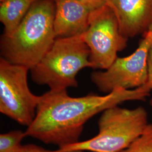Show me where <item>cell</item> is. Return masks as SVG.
<instances>
[{"instance_id": "1", "label": "cell", "mask_w": 152, "mask_h": 152, "mask_svg": "<svg viewBox=\"0 0 152 152\" xmlns=\"http://www.w3.org/2000/svg\"><path fill=\"white\" fill-rule=\"evenodd\" d=\"M67 90H49L40 96L36 114L26 135L59 148L78 142L88 120L107 109L127 101L144 100L146 85L132 90L118 88L105 95L88 94L73 98Z\"/></svg>"}, {"instance_id": "2", "label": "cell", "mask_w": 152, "mask_h": 152, "mask_svg": "<svg viewBox=\"0 0 152 152\" xmlns=\"http://www.w3.org/2000/svg\"><path fill=\"white\" fill-rule=\"evenodd\" d=\"M55 13L54 0L34 1L16 29L2 35L1 57L29 70L37 65L56 38Z\"/></svg>"}, {"instance_id": "3", "label": "cell", "mask_w": 152, "mask_h": 152, "mask_svg": "<svg viewBox=\"0 0 152 152\" xmlns=\"http://www.w3.org/2000/svg\"><path fill=\"white\" fill-rule=\"evenodd\" d=\"M90 51L81 34L55 39L51 47L30 71L31 78L50 90H67L77 87L76 77L85 68H91Z\"/></svg>"}, {"instance_id": "4", "label": "cell", "mask_w": 152, "mask_h": 152, "mask_svg": "<svg viewBox=\"0 0 152 152\" xmlns=\"http://www.w3.org/2000/svg\"><path fill=\"white\" fill-rule=\"evenodd\" d=\"M148 125L144 108L131 109L114 106L102 112L96 136L59 149L64 151L120 152L141 136Z\"/></svg>"}, {"instance_id": "5", "label": "cell", "mask_w": 152, "mask_h": 152, "mask_svg": "<svg viewBox=\"0 0 152 152\" xmlns=\"http://www.w3.org/2000/svg\"><path fill=\"white\" fill-rule=\"evenodd\" d=\"M82 37L90 51L92 69L106 70L126 48L128 38L120 31L117 16L107 4L91 13L87 30Z\"/></svg>"}, {"instance_id": "6", "label": "cell", "mask_w": 152, "mask_h": 152, "mask_svg": "<svg viewBox=\"0 0 152 152\" xmlns=\"http://www.w3.org/2000/svg\"><path fill=\"white\" fill-rule=\"evenodd\" d=\"M29 71L0 58V112L27 127L35 118L40 98L28 86Z\"/></svg>"}, {"instance_id": "7", "label": "cell", "mask_w": 152, "mask_h": 152, "mask_svg": "<svg viewBox=\"0 0 152 152\" xmlns=\"http://www.w3.org/2000/svg\"><path fill=\"white\" fill-rule=\"evenodd\" d=\"M152 39L144 37L130 55L117 58L104 71L92 73L91 80L98 90L108 94L118 88L132 90L146 85L147 56Z\"/></svg>"}, {"instance_id": "8", "label": "cell", "mask_w": 152, "mask_h": 152, "mask_svg": "<svg viewBox=\"0 0 152 152\" xmlns=\"http://www.w3.org/2000/svg\"><path fill=\"white\" fill-rule=\"evenodd\" d=\"M117 16L120 31L133 38L152 30V0H109Z\"/></svg>"}, {"instance_id": "9", "label": "cell", "mask_w": 152, "mask_h": 152, "mask_svg": "<svg viewBox=\"0 0 152 152\" xmlns=\"http://www.w3.org/2000/svg\"><path fill=\"white\" fill-rule=\"evenodd\" d=\"M55 3L54 29L56 38L83 34L87 30L92 11L102 6L80 0H55Z\"/></svg>"}, {"instance_id": "10", "label": "cell", "mask_w": 152, "mask_h": 152, "mask_svg": "<svg viewBox=\"0 0 152 152\" xmlns=\"http://www.w3.org/2000/svg\"><path fill=\"white\" fill-rule=\"evenodd\" d=\"M34 0H5L0 5V20L5 27L4 34L13 32L27 14Z\"/></svg>"}, {"instance_id": "11", "label": "cell", "mask_w": 152, "mask_h": 152, "mask_svg": "<svg viewBox=\"0 0 152 152\" xmlns=\"http://www.w3.org/2000/svg\"><path fill=\"white\" fill-rule=\"evenodd\" d=\"M26 137L22 130L11 131L0 135V152H18L21 149L22 140Z\"/></svg>"}, {"instance_id": "12", "label": "cell", "mask_w": 152, "mask_h": 152, "mask_svg": "<svg viewBox=\"0 0 152 152\" xmlns=\"http://www.w3.org/2000/svg\"><path fill=\"white\" fill-rule=\"evenodd\" d=\"M120 152H152V124H149L141 136Z\"/></svg>"}, {"instance_id": "13", "label": "cell", "mask_w": 152, "mask_h": 152, "mask_svg": "<svg viewBox=\"0 0 152 152\" xmlns=\"http://www.w3.org/2000/svg\"><path fill=\"white\" fill-rule=\"evenodd\" d=\"M18 152H83V151H64L60 149H59L57 151H50L34 144H27V145H23L21 149Z\"/></svg>"}, {"instance_id": "14", "label": "cell", "mask_w": 152, "mask_h": 152, "mask_svg": "<svg viewBox=\"0 0 152 152\" xmlns=\"http://www.w3.org/2000/svg\"><path fill=\"white\" fill-rule=\"evenodd\" d=\"M147 68H148V81H147L146 86L151 90H152V42L148 53Z\"/></svg>"}, {"instance_id": "15", "label": "cell", "mask_w": 152, "mask_h": 152, "mask_svg": "<svg viewBox=\"0 0 152 152\" xmlns=\"http://www.w3.org/2000/svg\"><path fill=\"white\" fill-rule=\"evenodd\" d=\"M80 1L94 3V4H96L99 5L103 6L107 4L109 0H80Z\"/></svg>"}, {"instance_id": "16", "label": "cell", "mask_w": 152, "mask_h": 152, "mask_svg": "<svg viewBox=\"0 0 152 152\" xmlns=\"http://www.w3.org/2000/svg\"><path fill=\"white\" fill-rule=\"evenodd\" d=\"M144 37H148V38L152 39V30L148 31V32L145 33L144 35H142Z\"/></svg>"}, {"instance_id": "17", "label": "cell", "mask_w": 152, "mask_h": 152, "mask_svg": "<svg viewBox=\"0 0 152 152\" xmlns=\"http://www.w3.org/2000/svg\"><path fill=\"white\" fill-rule=\"evenodd\" d=\"M149 103H150V105L152 107V97L151 98V99L150 100V102H149Z\"/></svg>"}, {"instance_id": "18", "label": "cell", "mask_w": 152, "mask_h": 152, "mask_svg": "<svg viewBox=\"0 0 152 152\" xmlns=\"http://www.w3.org/2000/svg\"><path fill=\"white\" fill-rule=\"evenodd\" d=\"M4 1H5V0H0V1H1V2H3Z\"/></svg>"}, {"instance_id": "19", "label": "cell", "mask_w": 152, "mask_h": 152, "mask_svg": "<svg viewBox=\"0 0 152 152\" xmlns=\"http://www.w3.org/2000/svg\"><path fill=\"white\" fill-rule=\"evenodd\" d=\"M34 1H38V0H34ZM54 1H55V0H54Z\"/></svg>"}]
</instances>
